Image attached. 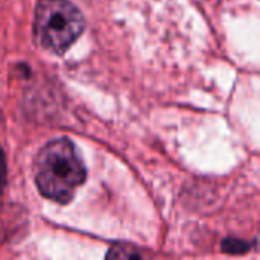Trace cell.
<instances>
[{"instance_id":"cell-1","label":"cell","mask_w":260,"mask_h":260,"mask_svg":"<svg viewBox=\"0 0 260 260\" xmlns=\"http://www.w3.org/2000/svg\"><path fill=\"white\" fill-rule=\"evenodd\" d=\"M85 168L67 139L49 142L37 155L35 181L40 192L53 201L67 203L85 181Z\"/></svg>"},{"instance_id":"cell-2","label":"cell","mask_w":260,"mask_h":260,"mask_svg":"<svg viewBox=\"0 0 260 260\" xmlns=\"http://www.w3.org/2000/svg\"><path fill=\"white\" fill-rule=\"evenodd\" d=\"M85 26L79 9L69 0H40L35 9V34L40 44L62 53L82 34Z\"/></svg>"},{"instance_id":"cell-3","label":"cell","mask_w":260,"mask_h":260,"mask_svg":"<svg viewBox=\"0 0 260 260\" xmlns=\"http://www.w3.org/2000/svg\"><path fill=\"white\" fill-rule=\"evenodd\" d=\"M3 175H5V165H3V155L0 152V186L3 183Z\"/></svg>"}]
</instances>
